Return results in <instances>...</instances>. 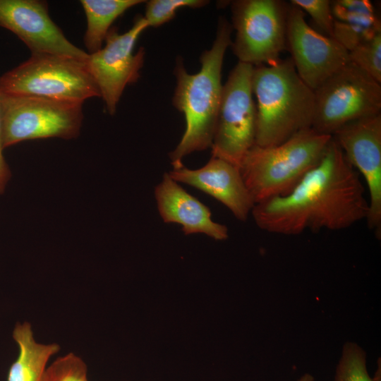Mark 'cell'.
Masks as SVG:
<instances>
[{"label":"cell","instance_id":"44dd1931","mask_svg":"<svg viewBox=\"0 0 381 381\" xmlns=\"http://www.w3.org/2000/svg\"><path fill=\"white\" fill-rule=\"evenodd\" d=\"M209 3L205 0H150L146 1L145 19L149 27H159L172 20L180 8H198Z\"/></svg>","mask_w":381,"mask_h":381},{"label":"cell","instance_id":"484cf974","mask_svg":"<svg viewBox=\"0 0 381 381\" xmlns=\"http://www.w3.org/2000/svg\"><path fill=\"white\" fill-rule=\"evenodd\" d=\"M297 381H314V377L309 373L303 375Z\"/></svg>","mask_w":381,"mask_h":381},{"label":"cell","instance_id":"d4e9b609","mask_svg":"<svg viewBox=\"0 0 381 381\" xmlns=\"http://www.w3.org/2000/svg\"><path fill=\"white\" fill-rule=\"evenodd\" d=\"M2 126H1V92L0 91V195L4 193L11 178L9 167L3 155Z\"/></svg>","mask_w":381,"mask_h":381},{"label":"cell","instance_id":"8992f818","mask_svg":"<svg viewBox=\"0 0 381 381\" xmlns=\"http://www.w3.org/2000/svg\"><path fill=\"white\" fill-rule=\"evenodd\" d=\"M83 104L1 93L3 148L30 140L76 138L83 121Z\"/></svg>","mask_w":381,"mask_h":381},{"label":"cell","instance_id":"7402d4cb","mask_svg":"<svg viewBox=\"0 0 381 381\" xmlns=\"http://www.w3.org/2000/svg\"><path fill=\"white\" fill-rule=\"evenodd\" d=\"M44 381H88L87 368L79 356L69 353L48 365Z\"/></svg>","mask_w":381,"mask_h":381},{"label":"cell","instance_id":"30bf717a","mask_svg":"<svg viewBox=\"0 0 381 381\" xmlns=\"http://www.w3.org/2000/svg\"><path fill=\"white\" fill-rule=\"evenodd\" d=\"M144 16H138L133 26L119 34L116 28L109 31L105 46L90 54L87 66L102 98L107 111L114 115L125 87L136 83L144 64L145 51L133 48L140 34L148 28Z\"/></svg>","mask_w":381,"mask_h":381},{"label":"cell","instance_id":"ba28073f","mask_svg":"<svg viewBox=\"0 0 381 381\" xmlns=\"http://www.w3.org/2000/svg\"><path fill=\"white\" fill-rule=\"evenodd\" d=\"M289 3L280 0H237L231 3V47L239 62L253 66L280 59L286 49V21Z\"/></svg>","mask_w":381,"mask_h":381},{"label":"cell","instance_id":"cb8c5ba5","mask_svg":"<svg viewBox=\"0 0 381 381\" xmlns=\"http://www.w3.org/2000/svg\"><path fill=\"white\" fill-rule=\"evenodd\" d=\"M331 8L334 20L339 21L375 13L368 0L331 1Z\"/></svg>","mask_w":381,"mask_h":381},{"label":"cell","instance_id":"d6986e66","mask_svg":"<svg viewBox=\"0 0 381 381\" xmlns=\"http://www.w3.org/2000/svg\"><path fill=\"white\" fill-rule=\"evenodd\" d=\"M334 381H373L366 367V352L356 343L344 344Z\"/></svg>","mask_w":381,"mask_h":381},{"label":"cell","instance_id":"9a60e30c","mask_svg":"<svg viewBox=\"0 0 381 381\" xmlns=\"http://www.w3.org/2000/svg\"><path fill=\"white\" fill-rule=\"evenodd\" d=\"M155 195L163 221L181 225L186 235L202 233L217 241L228 238V228L214 222L210 209L185 190L169 173L164 174L155 187Z\"/></svg>","mask_w":381,"mask_h":381},{"label":"cell","instance_id":"8fae6325","mask_svg":"<svg viewBox=\"0 0 381 381\" xmlns=\"http://www.w3.org/2000/svg\"><path fill=\"white\" fill-rule=\"evenodd\" d=\"M286 49L298 75L313 90L350 61L349 51L334 37L313 29L305 20V13L291 3Z\"/></svg>","mask_w":381,"mask_h":381},{"label":"cell","instance_id":"52a82bcc","mask_svg":"<svg viewBox=\"0 0 381 381\" xmlns=\"http://www.w3.org/2000/svg\"><path fill=\"white\" fill-rule=\"evenodd\" d=\"M312 128L332 135L344 125L381 114V83L349 62L314 90Z\"/></svg>","mask_w":381,"mask_h":381},{"label":"cell","instance_id":"4316f807","mask_svg":"<svg viewBox=\"0 0 381 381\" xmlns=\"http://www.w3.org/2000/svg\"><path fill=\"white\" fill-rule=\"evenodd\" d=\"M373 381H380V359L379 358V367L376 370L374 377L372 378Z\"/></svg>","mask_w":381,"mask_h":381},{"label":"cell","instance_id":"6da1fadb","mask_svg":"<svg viewBox=\"0 0 381 381\" xmlns=\"http://www.w3.org/2000/svg\"><path fill=\"white\" fill-rule=\"evenodd\" d=\"M368 208L361 176L332 136L321 160L291 192L255 204L251 214L263 231L295 236L349 228L366 219Z\"/></svg>","mask_w":381,"mask_h":381},{"label":"cell","instance_id":"ffe728a7","mask_svg":"<svg viewBox=\"0 0 381 381\" xmlns=\"http://www.w3.org/2000/svg\"><path fill=\"white\" fill-rule=\"evenodd\" d=\"M349 61L381 83V31L349 52Z\"/></svg>","mask_w":381,"mask_h":381},{"label":"cell","instance_id":"5bb4252c","mask_svg":"<svg viewBox=\"0 0 381 381\" xmlns=\"http://www.w3.org/2000/svg\"><path fill=\"white\" fill-rule=\"evenodd\" d=\"M169 176L176 182L193 186L226 206L240 221H246L255 205L239 167L222 159L211 157L197 169L183 165L173 169Z\"/></svg>","mask_w":381,"mask_h":381},{"label":"cell","instance_id":"7a4b0ae2","mask_svg":"<svg viewBox=\"0 0 381 381\" xmlns=\"http://www.w3.org/2000/svg\"><path fill=\"white\" fill-rule=\"evenodd\" d=\"M232 25L221 16L215 40L211 48L202 53L201 66L197 73H188L182 59H176L173 105L183 114L186 130L178 145L169 153L174 169L182 167V160L188 155L211 147L223 87L222 64L232 42Z\"/></svg>","mask_w":381,"mask_h":381},{"label":"cell","instance_id":"7c38bea8","mask_svg":"<svg viewBox=\"0 0 381 381\" xmlns=\"http://www.w3.org/2000/svg\"><path fill=\"white\" fill-rule=\"evenodd\" d=\"M368 189L370 229L381 236V114L351 121L332 135Z\"/></svg>","mask_w":381,"mask_h":381},{"label":"cell","instance_id":"ac0fdd59","mask_svg":"<svg viewBox=\"0 0 381 381\" xmlns=\"http://www.w3.org/2000/svg\"><path fill=\"white\" fill-rule=\"evenodd\" d=\"M380 31V20L374 13L345 20H334L333 37L350 52Z\"/></svg>","mask_w":381,"mask_h":381},{"label":"cell","instance_id":"9c48e42d","mask_svg":"<svg viewBox=\"0 0 381 381\" xmlns=\"http://www.w3.org/2000/svg\"><path fill=\"white\" fill-rule=\"evenodd\" d=\"M253 66L238 62L222 87L212 157L239 167L255 144L257 111L252 90Z\"/></svg>","mask_w":381,"mask_h":381},{"label":"cell","instance_id":"e0dca14e","mask_svg":"<svg viewBox=\"0 0 381 381\" xmlns=\"http://www.w3.org/2000/svg\"><path fill=\"white\" fill-rule=\"evenodd\" d=\"M87 26L84 44L88 54L102 47L114 20L129 8L145 2L143 0H81Z\"/></svg>","mask_w":381,"mask_h":381},{"label":"cell","instance_id":"3957f363","mask_svg":"<svg viewBox=\"0 0 381 381\" xmlns=\"http://www.w3.org/2000/svg\"><path fill=\"white\" fill-rule=\"evenodd\" d=\"M251 85L257 111L255 145H276L312 128L314 90L299 77L290 57L253 66Z\"/></svg>","mask_w":381,"mask_h":381},{"label":"cell","instance_id":"277c9868","mask_svg":"<svg viewBox=\"0 0 381 381\" xmlns=\"http://www.w3.org/2000/svg\"><path fill=\"white\" fill-rule=\"evenodd\" d=\"M331 139L310 128L276 145L255 144L239 167L254 203L291 192L319 163Z\"/></svg>","mask_w":381,"mask_h":381},{"label":"cell","instance_id":"5b68a950","mask_svg":"<svg viewBox=\"0 0 381 381\" xmlns=\"http://www.w3.org/2000/svg\"><path fill=\"white\" fill-rule=\"evenodd\" d=\"M2 94L83 103L99 97L87 61L63 55L31 54L0 76Z\"/></svg>","mask_w":381,"mask_h":381},{"label":"cell","instance_id":"603a6c76","mask_svg":"<svg viewBox=\"0 0 381 381\" xmlns=\"http://www.w3.org/2000/svg\"><path fill=\"white\" fill-rule=\"evenodd\" d=\"M290 3L307 13L325 35L333 37L334 18L329 0H291Z\"/></svg>","mask_w":381,"mask_h":381},{"label":"cell","instance_id":"2e32d148","mask_svg":"<svg viewBox=\"0 0 381 381\" xmlns=\"http://www.w3.org/2000/svg\"><path fill=\"white\" fill-rule=\"evenodd\" d=\"M13 339L18 354L10 367L7 381H44L48 362L60 351L59 345L37 342L28 322L16 323Z\"/></svg>","mask_w":381,"mask_h":381},{"label":"cell","instance_id":"4fadbf2b","mask_svg":"<svg viewBox=\"0 0 381 381\" xmlns=\"http://www.w3.org/2000/svg\"><path fill=\"white\" fill-rule=\"evenodd\" d=\"M0 27L15 34L31 54L63 55L87 61L89 54L74 45L51 18L40 0H0Z\"/></svg>","mask_w":381,"mask_h":381}]
</instances>
